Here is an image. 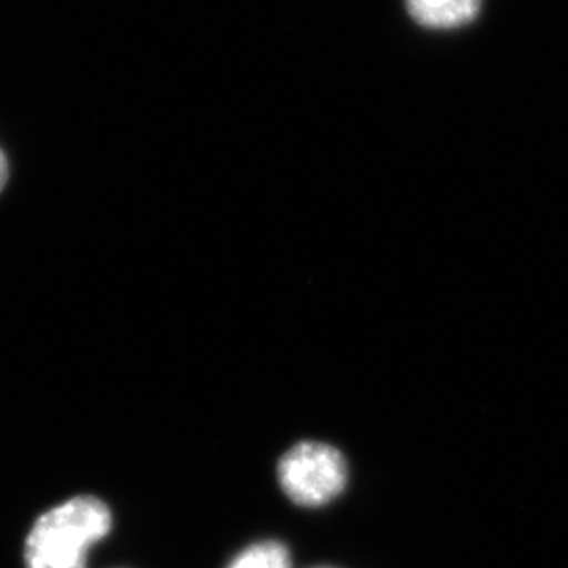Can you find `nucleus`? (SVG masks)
Masks as SVG:
<instances>
[{"label": "nucleus", "mask_w": 568, "mask_h": 568, "mask_svg": "<svg viewBox=\"0 0 568 568\" xmlns=\"http://www.w3.org/2000/svg\"><path fill=\"white\" fill-rule=\"evenodd\" d=\"M113 528L103 500L80 495L49 509L33 523L24 545L27 568H85L87 550Z\"/></svg>", "instance_id": "f257e3e1"}, {"label": "nucleus", "mask_w": 568, "mask_h": 568, "mask_svg": "<svg viewBox=\"0 0 568 568\" xmlns=\"http://www.w3.org/2000/svg\"><path fill=\"white\" fill-rule=\"evenodd\" d=\"M278 478L293 503L315 508L343 494L348 483V466L341 450L332 445L302 442L282 456Z\"/></svg>", "instance_id": "f03ea898"}, {"label": "nucleus", "mask_w": 568, "mask_h": 568, "mask_svg": "<svg viewBox=\"0 0 568 568\" xmlns=\"http://www.w3.org/2000/svg\"><path fill=\"white\" fill-rule=\"evenodd\" d=\"M405 6L418 27L450 32L477 21L484 0H405Z\"/></svg>", "instance_id": "7ed1b4c3"}, {"label": "nucleus", "mask_w": 568, "mask_h": 568, "mask_svg": "<svg viewBox=\"0 0 568 568\" xmlns=\"http://www.w3.org/2000/svg\"><path fill=\"white\" fill-rule=\"evenodd\" d=\"M291 554L278 541L256 542L245 548L229 568H291Z\"/></svg>", "instance_id": "20e7f679"}, {"label": "nucleus", "mask_w": 568, "mask_h": 568, "mask_svg": "<svg viewBox=\"0 0 568 568\" xmlns=\"http://www.w3.org/2000/svg\"><path fill=\"white\" fill-rule=\"evenodd\" d=\"M8 173H10V170H8V161H6L4 153L0 151V192H2V189L6 186Z\"/></svg>", "instance_id": "39448f33"}]
</instances>
